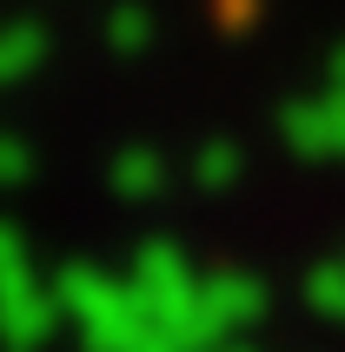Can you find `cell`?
I'll return each instance as SVG.
<instances>
[{
	"label": "cell",
	"mask_w": 345,
	"mask_h": 352,
	"mask_svg": "<svg viewBox=\"0 0 345 352\" xmlns=\"http://www.w3.org/2000/svg\"><path fill=\"white\" fill-rule=\"evenodd\" d=\"M7 279H27V259H20V246L7 233H0V286H7Z\"/></svg>",
	"instance_id": "obj_6"
},
{
	"label": "cell",
	"mask_w": 345,
	"mask_h": 352,
	"mask_svg": "<svg viewBox=\"0 0 345 352\" xmlns=\"http://www.w3.org/2000/svg\"><path fill=\"white\" fill-rule=\"evenodd\" d=\"M226 352H232V346H226Z\"/></svg>",
	"instance_id": "obj_8"
},
{
	"label": "cell",
	"mask_w": 345,
	"mask_h": 352,
	"mask_svg": "<svg viewBox=\"0 0 345 352\" xmlns=\"http://www.w3.org/2000/svg\"><path fill=\"white\" fill-rule=\"evenodd\" d=\"M126 286L146 299L153 326H166V319H179V313H192V306H199V279L186 273V259L172 253V246H146Z\"/></svg>",
	"instance_id": "obj_2"
},
{
	"label": "cell",
	"mask_w": 345,
	"mask_h": 352,
	"mask_svg": "<svg viewBox=\"0 0 345 352\" xmlns=\"http://www.w3.org/2000/svg\"><path fill=\"white\" fill-rule=\"evenodd\" d=\"M60 326V293H40L34 273L0 286V346L7 352H40Z\"/></svg>",
	"instance_id": "obj_3"
},
{
	"label": "cell",
	"mask_w": 345,
	"mask_h": 352,
	"mask_svg": "<svg viewBox=\"0 0 345 352\" xmlns=\"http://www.w3.org/2000/svg\"><path fill=\"white\" fill-rule=\"evenodd\" d=\"M199 299H206V313L226 326V333H239V326H252L259 319V286H252L246 273H219L199 286Z\"/></svg>",
	"instance_id": "obj_4"
},
{
	"label": "cell",
	"mask_w": 345,
	"mask_h": 352,
	"mask_svg": "<svg viewBox=\"0 0 345 352\" xmlns=\"http://www.w3.org/2000/svg\"><path fill=\"white\" fill-rule=\"evenodd\" d=\"M306 293H312V306H319L326 319H339V326H345V259H332V266H319Z\"/></svg>",
	"instance_id": "obj_5"
},
{
	"label": "cell",
	"mask_w": 345,
	"mask_h": 352,
	"mask_svg": "<svg viewBox=\"0 0 345 352\" xmlns=\"http://www.w3.org/2000/svg\"><path fill=\"white\" fill-rule=\"evenodd\" d=\"M60 313H74L80 346L87 352H146L153 346V313L133 286L93 273V266H67L60 273Z\"/></svg>",
	"instance_id": "obj_1"
},
{
	"label": "cell",
	"mask_w": 345,
	"mask_h": 352,
	"mask_svg": "<svg viewBox=\"0 0 345 352\" xmlns=\"http://www.w3.org/2000/svg\"><path fill=\"white\" fill-rule=\"evenodd\" d=\"M146 352H172V346H166V339H159V333H153V346H146Z\"/></svg>",
	"instance_id": "obj_7"
}]
</instances>
